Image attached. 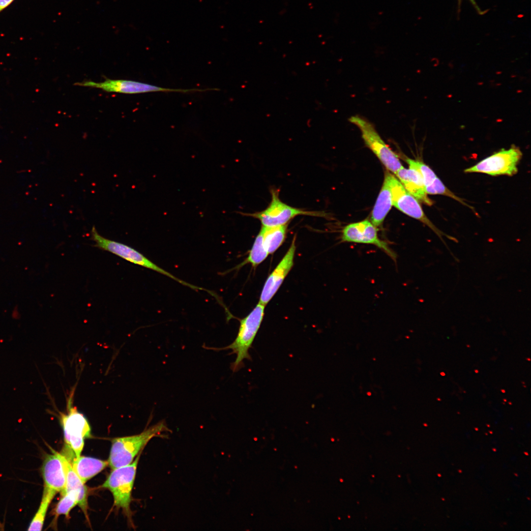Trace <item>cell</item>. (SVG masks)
<instances>
[{"label": "cell", "instance_id": "1", "mask_svg": "<svg viewBox=\"0 0 531 531\" xmlns=\"http://www.w3.org/2000/svg\"><path fill=\"white\" fill-rule=\"evenodd\" d=\"M169 431L165 421H160L140 434L113 439L109 465L113 470L131 464L152 439L164 436Z\"/></svg>", "mask_w": 531, "mask_h": 531}, {"label": "cell", "instance_id": "2", "mask_svg": "<svg viewBox=\"0 0 531 531\" xmlns=\"http://www.w3.org/2000/svg\"><path fill=\"white\" fill-rule=\"evenodd\" d=\"M265 308V305L259 302L247 316L239 320L237 336L231 344L221 348H207L216 350H231V354L236 355L235 361L231 364L233 372H236L243 366L244 360H251L249 350L263 321Z\"/></svg>", "mask_w": 531, "mask_h": 531}, {"label": "cell", "instance_id": "3", "mask_svg": "<svg viewBox=\"0 0 531 531\" xmlns=\"http://www.w3.org/2000/svg\"><path fill=\"white\" fill-rule=\"evenodd\" d=\"M141 454L131 464L112 470L101 485L102 488L110 491L114 499V505L118 509H121L130 522L132 521L131 493Z\"/></svg>", "mask_w": 531, "mask_h": 531}, {"label": "cell", "instance_id": "4", "mask_svg": "<svg viewBox=\"0 0 531 531\" xmlns=\"http://www.w3.org/2000/svg\"><path fill=\"white\" fill-rule=\"evenodd\" d=\"M271 201L263 210L254 213H243L259 219L262 226L272 227L288 224L292 219L298 215L327 218V214L324 211L306 210L290 206L283 202L279 197V190L270 189Z\"/></svg>", "mask_w": 531, "mask_h": 531}, {"label": "cell", "instance_id": "5", "mask_svg": "<svg viewBox=\"0 0 531 531\" xmlns=\"http://www.w3.org/2000/svg\"><path fill=\"white\" fill-rule=\"evenodd\" d=\"M90 234L91 239L95 242L94 246L95 247L113 253L132 263L163 274L193 290H199L200 289L199 287L188 283L175 277L171 273L156 265L134 248L123 243L102 236L98 233L94 226L92 227Z\"/></svg>", "mask_w": 531, "mask_h": 531}, {"label": "cell", "instance_id": "6", "mask_svg": "<svg viewBox=\"0 0 531 531\" xmlns=\"http://www.w3.org/2000/svg\"><path fill=\"white\" fill-rule=\"evenodd\" d=\"M349 120L359 129L366 146L376 155L386 169L395 174L403 167L398 156L382 139L371 122L359 115L351 117Z\"/></svg>", "mask_w": 531, "mask_h": 531}, {"label": "cell", "instance_id": "7", "mask_svg": "<svg viewBox=\"0 0 531 531\" xmlns=\"http://www.w3.org/2000/svg\"><path fill=\"white\" fill-rule=\"evenodd\" d=\"M67 413L59 412V419L62 427L65 446L71 449L75 457L81 455L84 440L91 437L90 425L85 416L69 401Z\"/></svg>", "mask_w": 531, "mask_h": 531}, {"label": "cell", "instance_id": "8", "mask_svg": "<svg viewBox=\"0 0 531 531\" xmlns=\"http://www.w3.org/2000/svg\"><path fill=\"white\" fill-rule=\"evenodd\" d=\"M522 156L520 149L512 146L508 149H502L495 152L474 166L466 169L464 172L480 173L492 176H512L517 173V165Z\"/></svg>", "mask_w": 531, "mask_h": 531}, {"label": "cell", "instance_id": "9", "mask_svg": "<svg viewBox=\"0 0 531 531\" xmlns=\"http://www.w3.org/2000/svg\"><path fill=\"white\" fill-rule=\"evenodd\" d=\"M391 192L392 205L406 215L416 219L432 229L440 238L445 235L428 218L419 202L411 194L400 181L389 172L385 174Z\"/></svg>", "mask_w": 531, "mask_h": 531}, {"label": "cell", "instance_id": "10", "mask_svg": "<svg viewBox=\"0 0 531 531\" xmlns=\"http://www.w3.org/2000/svg\"><path fill=\"white\" fill-rule=\"evenodd\" d=\"M378 232L377 227L370 220L366 219L345 226L342 231L341 240L343 242L375 245L396 262V254L386 242L380 238Z\"/></svg>", "mask_w": 531, "mask_h": 531}, {"label": "cell", "instance_id": "11", "mask_svg": "<svg viewBox=\"0 0 531 531\" xmlns=\"http://www.w3.org/2000/svg\"><path fill=\"white\" fill-rule=\"evenodd\" d=\"M75 85L101 88L107 92H118L127 94H136L150 92H179L183 93L204 91V89H174L164 88L147 83L124 80H106L102 82H94L87 81L77 83Z\"/></svg>", "mask_w": 531, "mask_h": 531}, {"label": "cell", "instance_id": "12", "mask_svg": "<svg viewBox=\"0 0 531 531\" xmlns=\"http://www.w3.org/2000/svg\"><path fill=\"white\" fill-rule=\"evenodd\" d=\"M295 236L283 258L267 277L260 297L259 302L266 305L276 293L294 265L296 249Z\"/></svg>", "mask_w": 531, "mask_h": 531}, {"label": "cell", "instance_id": "13", "mask_svg": "<svg viewBox=\"0 0 531 531\" xmlns=\"http://www.w3.org/2000/svg\"><path fill=\"white\" fill-rule=\"evenodd\" d=\"M41 470L44 488L56 494L64 491L66 474L60 453L52 449V453L45 456Z\"/></svg>", "mask_w": 531, "mask_h": 531}, {"label": "cell", "instance_id": "14", "mask_svg": "<svg viewBox=\"0 0 531 531\" xmlns=\"http://www.w3.org/2000/svg\"><path fill=\"white\" fill-rule=\"evenodd\" d=\"M409 169L404 167L395 174L405 188L419 202L432 206L433 202L426 192L421 174L416 166L414 160L406 158Z\"/></svg>", "mask_w": 531, "mask_h": 531}, {"label": "cell", "instance_id": "15", "mask_svg": "<svg viewBox=\"0 0 531 531\" xmlns=\"http://www.w3.org/2000/svg\"><path fill=\"white\" fill-rule=\"evenodd\" d=\"M60 453L66 474L65 488L61 494L67 492H74L77 496L78 505L88 519V488L73 470L68 458L62 453Z\"/></svg>", "mask_w": 531, "mask_h": 531}, {"label": "cell", "instance_id": "16", "mask_svg": "<svg viewBox=\"0 0 531 531\" xmlns=\"http://www.w3.org/2000/svg\"><path fill=\"white\" fill-rule=\"evenodd\" d=\"M66 456L69 460L74 472L84 483L109 465L108 461L95 458L81 455L78 457L74 455L72 457Z\"/></svg>", "mask_w": 531, "mask_h": 531}, {"label": "cell", "instance_id": "17", "mask_svg": "<svg viewBox=\"0 0 531 531\" xmlns=\"http://www.w3.org/2000/svg\"><path fill=\"white\" fill-rule=\"evenodd\" d=\"M392 206L388 182L384 177L382 187L371 212V222L377 228L381 226Z\"/></svg>", "mask_w": 531, "mask_h": 531}, {"label": "cell", "instance_id": "18", "mask_svg": "<svg viewBox=\"0 0 531 531\" xmlns=\"http://www.w3.org/2000/svg\"><path fill=\"white\" fill-rule=\"evenodd\" d=\"M288 225L266 227L262 226L261 233L264 245L269 254L274 253L283 244L287 235Z\"/></svg>", "mask_w": 531, "mask_h": 531}, {"label": "cell", "instance_id": "19", "mask_svg": "<svg viewBox=\"0 0 531 531\" xmlns=\"http://www.w3.org/2000/svg\"><path fill=\"white\" fill-rule=\"evenodd\" d=\"M56 494L53 491L43 488L39 506L30 523L28 531L42 530L49 506Z\"/></svg>", "mask_w": 531, "mask_h": 531}, {"label": "cell", "instance_id": "20", "mask_svg": "<svg viewBox=\"0 0 531 531\" xmlns=\"http://www.w3.org/2000/svg\"><path fill=\"white\" fill-rule=\"evenodd\" d=\"M268 254L264 245L262 234L259 232L247 258L236 268H240L246 264H250L253 267H256L267 258Z\"/></svg>", "mask_w": 531, "mask_h": 531}, {"label": "cell", "instance_id": "21", "mask_svg": "<svg viewBox=\"0 0 531 531\" xmlns=\"http://www.w3.org/2000/svg\"><path fill=\"white\" fill-rule=\"evenodd\" d=\"M61 495V497L58 502L54 511V521L55 523L59 516L60 515H64L66 517H68L70 510L78 503L77 496L73 492H64Z\"/></svg>", "mask_w": 531, "mask_h": 531}, {"label": "cell", "instance_id": "22", "mask_svg": "<svg viewBox=\"0 0 531 531\" xmlns=\"http://www.w3.org/2000/svg\"><path fill=\"white\" fill-rule=\"evenodd\" d=\"M425 191L427 194L444 195L469 206L461 198L455 195L447 188L438 177L431 185L425 187Z\"/></svg>", "mask_w": 531, "mask_h": 531}, {"label": "cell", "instance_id": "23", "mask_svg": "<svg viewBox=\"0 0 531 531\" xmlns=\"http://www.w3.org/2000/svg\"><path fill=\"white\" fill-rule=\"evenodd\" d=\"M414 162L421 174L425 188L433 183L437 176L428 166L422 161L414 160Z\"/></svg>", "mask_w": 531, "mask_h": 531}, {"label": "cell", "instance_id": "24", "mask_svg": "<svg viewBox=\"0 0 531 531\" xmlns=\"http://www.w3.org/2000/svg\"><path fill=\"white\" fill-rule=\"evenodd\" d=\"M14 0H0V12L7 7Z\"/></svg>", "mask_w": 531, "mask_h": 531}, {"label": "cell", "instance_id": "25", "mask_svg": "<svg viewBox=\"0 0 531 531\" xmlns=\"http://www.w3.org/2000/svg\"><path fill=\"white\" fill-rule=\"evenodd\" d=\"M469 0L472 2V3L473 4V5L474 6V7L476 8L477 12H478L480 14H482V11H481L480 10V8L477 6L475 0Z\"/></svg>", "mask_w": 531, "mask_h": 531}]
</instances>
